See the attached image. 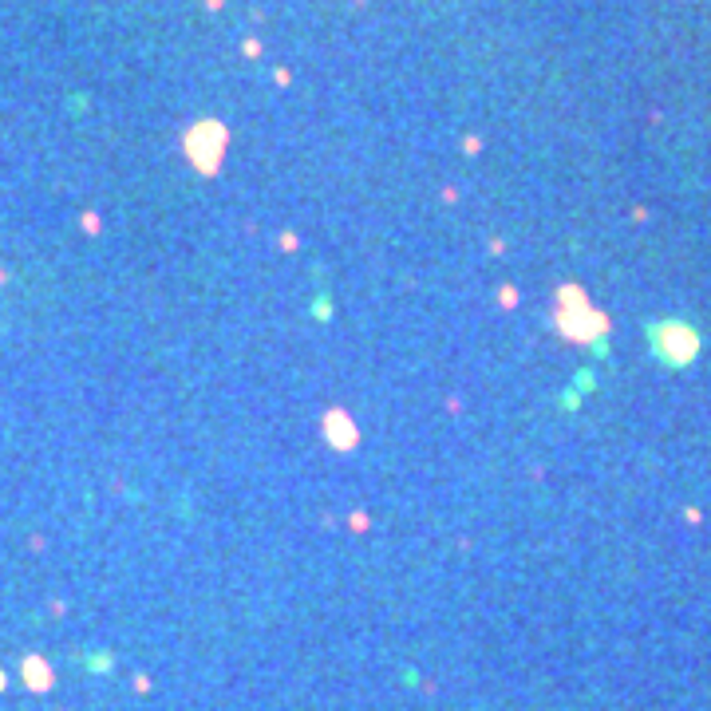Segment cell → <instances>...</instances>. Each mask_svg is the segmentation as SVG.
Instances as JSON below:
<instances>
[{
	"label": "cell",
	"mask_w": 711,
	"mask_h": 711,
	"mask_svg": "<svg viewBox=\"0 0 711 711\" xmlns=\"http://www.w3.org/2000/svg\"><path fill=\"white\" fill-rule=\"evenodd\" d=\"M222 147H225V130H222V123H213V119L198 123V127L186 135V150H190V158L198 162V170H213V167H218Z\"/></svg>",
	"instance_id": "1"
}]
</instances>
